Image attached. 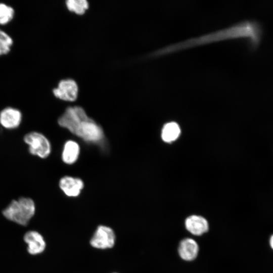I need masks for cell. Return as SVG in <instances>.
I'll use <instances>...</instances> for the list:
<instances>
[{
    "label": "cell",
    "mask_w": 273,
    "mask_h": 273,
    "mask_svg": "<svg viewBox=\"0 0 273 273\" xmlns=\"http://www.w3.org/2000/svg\"><path fill=\"white\" fill-rule=\"evenodd\" d=\"M261 36L259 24L253 21L245 20L214 32L165 46L155 51L151 56H160L192 47L237 38H248L251 46L255 48L259 44Z\"/></svg>",
    "instance_id": "obj_1"
},
{
    "label": "cell",
    "mask_w": 273,
    "mask_h": 273,
    "mask_svg": "<svg viewBox=\"0 0 273 273\" xmlns=\"http://www.w3.org/2000/svg\"><path fill=\"white\" fill-rule=\"evenodd\" d=\"M59 125L83 141L92 143L101 142L104 137L103 130L80 106L69 107L58 120Z\"/></svg>",
    "instance_id": "obj_2"
},
{
    "label": "cell",
    "mask_w": 273,
    "mask_h": 273,
    "mask_svg": "<svg viewBox=\"0 0 273 273\" xmlns=\"http://www.w3.org/2000/svg\"><path fill=\"white\" fill-rule=\"evenodd\" d=\"M33 201L28 198H21L12 201L3 210V214L8 220L19 225H26L35 214Z\"/></svg>",
    "instance_id": "obj_3"
},
{
    "label": "cell",
    "mask_w": 273,
    "mask_h": 273,
    "mask_svg": "<svg viewBox=\"0 0 273 273\" xmlns=\"http://www.w3.org/2000/svg\"><path fill=\"white\" fill-rule=\"evenodd\" d=\"M24 140L28 145L31 154L41 158H46L50 154L51 145L43 134L38 132H31L25 135Z\"/></svg>",
    "instance_id": "obj_4"
},
{
    "label": "cell",
    "mask_w": 273,
    "mask_h": 273,
    "mask_svg": "<svg viewBox=\"0 0 273 273\" xmlns=\"http://www.w3.org/2000/svg\"><path fill=\"white\" fill-rule=\"evenodd\" d=\"M115 234L109 226L99 225L90 240V245L99 249L113 248L115 243Z\"/></svg>",
    "instance_id": "obj_5"
},
{
    "label": "cell",
    "mask_w": 273,
    "mask_h": 273,
    "mask_svg": "<svg viewBox=\"0 0 273 273\" xmlns=\"http://www.w3.org/2000/svg\"><path fill=\"white\" fill-rule=\"evenodd\" d=\"M78 87L76 82L72 79L61 80L56 88L53 89L54 96L64 101H75L78 96Z\"/></svg>",
    "instance_id": "obj_6"
},
{
    "label": "cell",
    "mask_w": 273,
    "mask_h": 273,
    "mask_svg": "<svg viewBox=\"0 0 273 273\" xmlns=\"http://www.w3.org/2000/svg\"><path fill=\"white\" fill-rule=\"evenodd\" d=\"M59 186L67 196L76 197L80 195L84 185L83 180L79 178L64 176L60 179Z\"/></svg>",
    "instance_id": "obj_7"
},
{
    "label": "cell",
    "mask_w": 273,
    "mask_h": 273,
    "mask_svg": "<svg viewBox=\"0 0 273 273\" xmlns=\"http://www.w3.org/2000/svg\"><path fill=\"white\" fill-rule=\"evenodd\" d=\"M24 241L27 245V251L31 255H37L44 251L46 243L42 236L35 231L27 232L24 236Z\"/></svg>",
    "instance_id": "obj_8"
},
{
    "label": "cell",
    "mask_w": 273,
    "mask_h": 273,
    "mask_svg": "<svg viewBox=\"0 0 273 273\" xmlns=\"http://www.w3.org/2000/svg\"><path fill=\"white\" fill-rule=\"evenodd\" d=\"M21 119V112L12 107L5 108L0 113V123L7 129L17 128L19 126Z\"/></svg>",
    "instance_id": "obj_9"
},
{
    "label": "cell",
    "mask_w": 273,
    "mask_h": 273,
    "mask_svg": "<svg viewBox=\"0 0 273 273\" xmlns=\"http://www.w3.org/2000/svg\"><path fill=\"white\" fill-rule=\"evenodd\" d=\"M185 224L186 229L195 235H201L208 230L207 221L200 216L191 215L188 217L186 220Z\"/></svg>",
    "instance_id": "obj_10"
},
{
    "label": "cell",
    "mask_w": 273,
    "mask_h": 273,
    "mask_svg": "<svg viewBox=\"0 0 273 273\" xmlns=\"http://www.w3.org/2000/svg\"><path fill=\"white\" fill-rule=\"evenodd\" d=\"M80 151V146L76 142L73 140L66 141L62 152V161L68 165L74 163L79 157Z\"/></svg>",
    "instance_id": "obj_11"
},
{
    "label": "cell",
    "mask_w": 273,
    "mask_h": 273,
    "mask_svg": "<svg viewBox=\"0 0 273 273\" xmlns=\"http://www.w3.org/2000/svg\"><path fill=\"white\" fill-rule=\"evenodd\" d=\"M198 252V246L194 240L187 238L180 242L178 252L183 259L188 261L194 259L197 255Z\"/></svg>",
    "instance_id": "obj_12"
},
{
    "label": "cell",
    "mask_w": 273,
    "mask_h": 273,
    "mask_svg": "<svg viewBox=\"0 0 273 273\" xmlns=\"http://www.w3.org/2000/svg\"><path fill=\"white\" fill-rule=\"evenodd\" d=\"M180 132V128L177 123L173 121L168 122L162 128L161 137L164 142H171L178 137Z\"/></svg>",
    "instance_id": "obj_13"
},
{
    "label": "cell",
    "mask_w": 273,
    "mask_h": 273,
    "mask_svg": "<svg viewBox=\"0 0 273 273\" xmlns=\"http://www.w3.org/2000/svg\"><path fill=\"white\" fill-rule=\"evenodd\" d=\"M66 6L69 11L78 15H82L88 8V3L86 0H67Z\"/></svg>",
    "instance_id": "obj_14"
},
{
    "label": "cell",
    "mask_w": 273,
    "mask_h": 273,
    "mask_svg": "<svg viewBox=\"0 0 273 273\" xmlns=\"http://www.w3.org/2000/svg\"><path fill=\"white\" fill-rule=\"evenodd\" d=\"M13 9L5 4H0V24H5L10 21L14 16Z\"/></svg>",
    "instance_id": "obj_15"
},
{
    "label": "cell",
    "mask_w": 273,
    "mask_h": 273,
    "mask_svg": "<svg viewBox=\"0 0 273 273\" xmlns=\"http://www.w3.org/2000/svg\"><path fill=\"white\" fill-rule=\"evenodd\" d=\"M13 43L12 38L0 29V55L8 53Z\"/></svg>",
    "instance_id": "obj_16"
},
{
    "label": "cell",
    "mask_w": 273,
    "mask_h": 273,
    "mask_svg": "<svg viewBox=\"0 0 273 273\" xmlns=\"http://www.w3.org/2000/svg\"><path fill=\"white\" fill-rule=\"evenodd\" d=\"M268 242L269 247L273 250V234L270 236Z\"/></svg>",
    "instance_id": "obj_17"
},
{
    "label": "cell",
    "mask_w": 273,
    "mask_h": 273,
    "mask_svg": "<svg viewBox=\"0 0 273 273\" xmlns=\"http://www.w3.org/2000/svg\"><path fill=\"white\" fill-rule=\"evenodd\" d=\"M114 273H117V272H114Z\"/></svg>",
    "instance_id": "obj_18"
}]
</instances>
